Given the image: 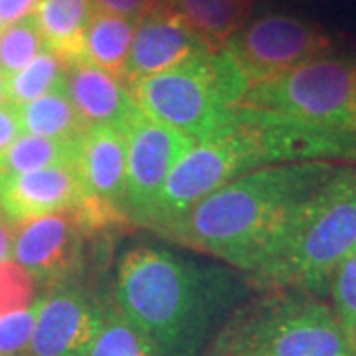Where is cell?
Listing matches in <instances>:
<instances>
[{"mask_svg": "<svg viewBox=\"0 0 356 356\" xmlns=\"http://www.w3.org/2000/svg\"><path fill=\"white\" fill-rule=\"evenodd\" d=\"M245 295L229 267L161 245H133L117 266L115 303L153 356H206Z\"/></svg>", "mask_w": 356, "mask_h": 356, "instance_id": "6da1fadb", "label": "cell"}, {"mask_svg": "<svg viewBox=\"0 0 356 356\" xmlns=\"http://www.w3.org/2000/svg\"><path fill=\"white\" fill-rule=\"evenodd\" d=\"M341 166L289 163L255 168L208 194L161 234L250 273L295 208Z\"/></svg>", "mask_w": 356, "mask_h": 356, "instance_id": "7a4b0ae2", "label": "cell"}, {"mask_svg": "<svg viewBox=\"0 0 356 356\" xmlns=\"http://www.w3.org/2000/svg\"><path fill=\"white\" fill-rule=\"evenodd\" d=\"M356 245V165H343L295 208L267 245L250 285L325 297L332 275Z\"/></svg>", "mask_w": 356, "mask_h": 356, "instance_id": "3957f363", "label": "cell"}, {"mask_svg": "<svg viewBox=\"0 0 356 356\" xmlns=\"http://www.w3.org/2000/svg\"><path fill=\"white\" fill-rule=\"evenodd\" d=\"M214 348L222 356H356L331 303L293 289L242 303Z\"/></svg>", "mask_w": 356, "mask_h": 356, "instance_id": "277c9868", "label": "cell"}, {"mask_svg": "<svg viewBox=\"0 0 356 356\" xmlns=\"http://www.w3.org/2000/svg\"><path fill=\"white\" fill-rule=\"evenodd\" d=\"M131 89L145 113L200 143L228 121L252 81L232 51L222 48L143 77Z\"/></svg>", "mask_w": 356, "mask_h": 356, "instance_id": "5b68a950", "label": "cell"}, {"mask_svg": "<svg viewBox=\"0 0 356 356\" xmlns=\"http://www.w3.org/2000/svg\"><path fill=\"white\" fill-rule=\"evenodd\" d=\"M242 103L356 139V56L323 54L252 86Z\"/></svg>", "mask_w": 356, "mask_h": 356, "instance_id": "8992f818", "label": "cell"}, {"mask_svg": "<svg viewBox=\"0 0 356 356\" xmlns=\"http://www.w3.org/2000/svg\"><path fill=\"white\" fill-rule=\"evenodd\" d=\"M266 163L248 131L229 119L214 135L200 140L180 159L161 188L145 226L161 232L184 216L208 194Z\"/></svg>", "mask_w": 356, "mask_h": 356, "instance_id": "52a82bcc", "label": "cell"}, {"mask_svg": "<svg viewBox=\"0 0 356 356\" xmlns=\"http://www.w3.org/2000/svg\"><path fill=\"white\" fill-rule=\"evenodd\" d=\"M226 48L255 86L331 54L334 40L325 26L307 16L264 10L252 14Z\"/></svg>", "mask_w": 356, "mask_h": 356, "instance_id": "ba28073f", "label": "cell"}, {"mask_svg": "<svg viewBox=\"0 0 356 356\" xmlns=\"http://www.w3.org/2000/svg\"><path fill=\"white\" fill-rule=\"evenodd\" d=\"M102 228L83 210L56 212L20 222L14 238V264L34 283L54 289L76 281L86 264L89 232Z\"/></svg>", "mask_w": 356, "mask_h": 356, "instance_id": "9c48e42d", "label": "cell"}, {"mask_svg": "<svg viewBox=\"0 0 356 356\" xmlns=\"http://www.w3.org/2000/svg\"><path fill=\"white\" fill-rule=\"evenodd\" d=\"M127 196L125 218L145 224L172 168L196 145L182 131L137 109L127 127Z\"/></svg>", "mask_w": 356, "mask_h": 356, "instance_id": "30bf717a", "label": "cell"}, {"mask_svg": "<svg viewBox=\"0 0 356 356\" xmlns=\"http://www.w3.org/2000/svg\"><path fill=\"white\" fill-rule=\"evenodd\" d=\"M105 307L76 281L44 295L32 339L20 356H81L102 325Z\"/></svg>", "mask_w": 356, "mask_h": 356, "instance_id": "8fae6325", "label": "cell"}, {"mask_svg": "<svg viewBox=\"0 0 356 356\" xmlns=\"http://www.w3.org/2000/svg\"><path fill=\"white\" fill-rule=\"evenodd\" d=\"M0 208L16 224L67 210L89 212L103 226L111 220L91 202L76 165H62L0 178Z\"/></svg>", "mask_w": 356, "mask_h": 356, "instance_id": "7c38bea8", "label": "cell"}, {"mask_svg": "<svg viewBox=\"0 0 356 356\" xmlns=\"http://www.w3.org/2000/svg\"><path fill=\"white\" fill-rule=\"evenodd\" d=\"M206 51L214 50L177 13L159 2L135 26L123 79L133 86L143 77L166 72Z\"/></svg>", "mask_w": 356, "mask_h": 356, "instance_id": "4fadbf2b", "label": "cell"}, {"mask_svg": "<svg viewBox=\"0 0 356 356\" xmlns=\"http://www.w3.org/2000/svg\"><path fill=\"white\" fill-rule=\"evenodd\" d=\"M76 168L83 188L111 222L125 218L127 139L121 129L89 125L79 135ZM127 220V218H125Z\"/></svg>", "mask_w": 356, "mask_h": 356, "instance_id": "5bb4252c", "label": "cell"}, {"mask_svg": "<svg viewBox=\"0 0 356 356\" xmlns=\"http://www.w3.org/2000/svg\"><path fill=\"white\" fill-rule=\"evenodd\" d=\"M65 93L83 125L127 127L139 109L135 93L123 77L79 58L65 64Z\"/></svg>", "mask_w": 356, "mask_h": 356, "instance_id": "9a60e30c", "label": "cell"}, {"mask_svg": "<svg viewBox=\"0 0 356 356\" xmlns=\"http://www.w3.org/2000/svg\"><path fill=\"white\" fill-rule=\"evenodd\" d=\"M200 38L222 50L254 14L255 0H161Z\"/></svg>", "mask_w": 356, "mask_h": 356, "instance_id": "2e32d148", "label": "cell"}, {"mask_svg": "<svg viewBox=\"0 0 356 356\" xmlns=\"http://www.w3.org/2000/svg\"><path fill=\"white\" fill-rule=\"evenodd\" d=\"M95 13L93 0H40L34 18L46 48L67 64L83 58V34Z\"/></svg>", "mask_w": 356, "mask_h": 356, "instance_id": "e0dca14e", "label": "cell"}, {"mask_svg": "<svg viewBox=\"0 0 356 356\" xmlns=\"http://www.w3.org/2000/svg\"><path fill=\"white\" fill-rule=\"evenodd\" d=\"M137 22L109 13L93 14L83 34V60L109 74L123 77Z\"/></svg>", "mask_w": 356, "mask_h": 356, "instance_id": "ac0fdd59", "label": "cell"}, {"mask_svg": "<svg viewBox=\"0 0 356 356\" xmlns=\"http://www.w3.org/2000/svg\"><path fill=\"white\" fill-rule=\"evenodd\" d=\"M79 137L51 139L38 135H20L0 153V178L24 175L50 166L76 165Z\"/></svg>", "mask_w": 356, "mask_h": 356, "instance_id": "d6986e66", "label": "cell"}, {"mask_svg": "<svg viewBox=\"0 0 356 356\" xmlns=\"http://www.w3.org/2000/svg\"><path fill=\"white\" fill-rule=\"evenodd\" d=\"M16 107L24 135L72 139V137H79L86 131L83 121L79 119L65 93V86Z\"/></svg>", "mask_w": 356, "mask_h": 356, "instance_id": "ffe728a7", "label": "cell"}, {"mask_svg": "<svg viewBox=\"0 0 356 356\" xmlns=\"http://www.w3.org/2000/svg\"><path fill=\"white\" fill-rule=\"evenodd\" d=\"M64 86L65 64L58 54L46 48L20 72L2 79V95L4 102L24 105Z\"/></svg>", "mask_w": 356, "mask_h": 356, "instance_id": "44dd1931", "label": "cell"}, {"mask_svg": "<svg viewBox=\"0 0 356 356\" xmlns=\"http://www.w3.org/2000/svg\"><path fill=\"white\" fill-rule=\"evenodd\" d=\"M81 356H153V353L143 334L113 303L105 307L102 325Z\"/></svg>", "mask_w": 356, "mask_h": 356, "instance_id": "7402d4cb", "label": "cell"}, {"mask_svg": "<svg viewBox=\"0 0 356 356\" xmlns=\"http://www.w3.org/2000/svg\"><path fill=\"white\" fill-rule=\"evenodd\" d=\"M46 50L40 26L32 16L8 24L0 32V77L14 76Z\"/></svg>", "mask_w": 356, "mask_h": 356, "instance_id": "603a6c76", "label": "cell"}, {"mask_svg": "<svg viewBox=\"0 0 356 356\" xmlns=\"http://www.w3.org/2000/svg\"><path fill=\"white\" fill-rule=\"evenodd\" d=\"M331 305L356 350V245L332 275L329 293Z\"/></svg>", "mask_w": 356, "mask_h": 356, "instance_id": "cb8c5ba5", "label": "cell"}, {"mask_svg": "<svg viewBox=\"0 0 356 356\" xmlns=\"http://www.w3.org/2000/svg\"><path fill=\"white\" fill-rule=\"evenodd\" d=\"M44 295L30 305L0 315V356H20L32 339Z\"/></svg>", "mask_w": 356, "mask_h": 356, "instance_id": "d4e9b609", "label": "cell"}, {"mask_svg": "<svg viewBox=\"0 0 356 356\" xmlns=\"http://www.w3.org/2000/svg\"><path fill=\"white\" fill-rule=\"evenodd\" d=\"M34 281L22 267L13 261L0 264V315L30 305Z\"/></svg>", "mask_w": 356, "mask_h": 356, "instance_id": "484cf974", "label": "cell"}, {"mask_svg": "<svg viewBox=\"0 0 356 356\" xmlns=\"http://www.w3.org/2000/svg\"><path fill=\"white\" fill-rule=\"evenodd\" d=\"M159 2L161 0H93L97 10L123 16L133 22H139L140 18L151 13Z\"/></svg>", "mask_w": 356, "mask_h": 356, "instance_id": "4316f807", "label": "cell"}, {"mask_svg": "<svg viewBox=\"0 0 356 356\" xmlns=\"http://www.w3.org/2000/svg\"><path fill=\"white\" fill-rule=\"evenodd\" d=\"M20 135H24V129L20 123L18 107L13 103H0V153L8 149Z\"/></svg>", "mask_w": 356, "mask_h": 356, "instance_id": "83f0119b", "label": "cell"}, {"mask_svg": "<svg viewBox=\"0 0 356 356\" xmlns=\"http://www.w3.org/2000/svg\"><path fill=\"white\" fill-rule=\"evenodd\" d=\"M40 0H0V18L6 26L14 24L26 16H32Z\"/></svg>", "mask_w": 356, "mask_h": 356, "instance_id": "f1b7e54d", "label": "cell"}, {"mask_svg": "<svg viewBox=\"0 0 356 356\" xmlns=\"http://www.w3.org/2000/svg\"><path fill=\"white\" fill-rule=\"evenodd\" d=\"M16 228L18 224L0 208V264L13 261Z\"/></svg>", "mask_w": 356, "mask_h": 356, "instance_id": "f546056e", "label": "cell"}, {"mask_svg": "<svg viewBox=\"0 0 356 356\" xmlns=\"http://www.w3.org/2000/svg\"><path fill=\"white\" fill-rule=\"evenodd\" d=\"M291 2H299V4H313V6H325V4H339L343 0H291Z\"/></svg>", "mask_w": 356, "mask_h": 356, "instance_id": "4dcf8cb0", "label": "cell"}, {"mask_svg": "<svg viewBox=\"0 0 356 356\" xmlns=\"http://www.w3.org/2000/svg\"><path fill=\"white\" fill-rule=\"evenodd\" d=\"M0 103H4V95H2V77H0Z\"/></svg>", "mask_w": 356, "mask_h": 356, "instance_id": "1f68e13d", "label": "cell"}, {"mask_svg": "<svg viewBox=\"0 0 356 356\" xmlns=\"http://www.w3.org/2000/svg\"><path fill=\"white\" fill-rule=\"evenodd\" d=\"M2 24H4V22H2V18H0V32H2Z\"/></svg>", "mask_w": 356, "mask_h": 356, "instance_id": "d6a6232c", "label": "cell"}]
</instances>
